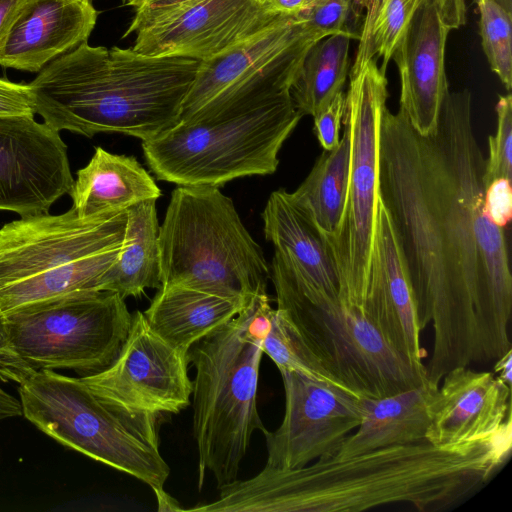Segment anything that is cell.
Instances as JSON below:
<instances>
[{"mask_svg": "<svg viewBox=\"0 0 512 512\" xmlns=\"http://www.w3.org/2000/svg\"><path fill=\"white\" fill-rule=\"evenodd\" d=\"M74 183L59 132L32 116L0 117V210L48 213Z\"/></svg>", "mask_w": 512, "mask_h": 512, "instance_id": "e0dca14e", "label": "cell"}, {"mask_svg": "<svg viewBox=\"0 0 512 512\" xmlns=\"http://www.w3.org/2000/svg\"><path fill=\"white\" fill-rule=\"evenodd\" d=\"M284 16L257 0H189L140 25L131 48L149 56L215 57Z\"/></svg>", "mask_w": 512, "mask_h": 512, "instance_id": "9a60e30c", "label": "cell"}, {"mask_svg": "<svg viewBox=\"0 0 512 512\" xmlns=\"http://www.w3.org/2000/svg\"><path fill=\"white\" fill-rule=\"evenodd\" d=\"M421 0H370L353 65L349 73L359 70L367 61L381 60L379 68L387 66Z\"/></svg>", "mask_w": 512, "mask_h": 512, "instance_id": "83f0119b", "label": "cell"}, {"mask_svg": "<svg viewBox=\"0 0 512 512\" xmlns=\"http://www.w3.org/2000/svg\"><path fill=\"white\" fill-rule=\"evenodd\" d=\"M248 301L181 285H162L142 313L156 335L188 354L195 343L229 322Z\"/></svg>", "mask_w": 512, "mask_h": 512, "instance_id": "603a6c76", "label": "cell"}, {"mask_svg": "<svg viewBox=\"0 0 512 512\" xmlns=\"http://www.w3.org/2000/svg\"><path fill=\"white\" fill-rule=\"evenodd\" d=\"M425 439L457 446L491 438L511 424V387L494 372L457 367L441 379Z\"/></svg>", "mask_w": 512, "mask_h": 512, "instance_id": "ac0fdd59", "label": "cell"}, {"mask_svg": "<svg viewBox=\"0 0 512 512\" xmlns=\"http://www.w3.org/2000/svg\"><path fill=\"white\" fill-rule=\"evenodd\" d=\"M494 373H498V376L505 384L511 387L512 383V349L502 355L494 362Z\"/></svg>", "mask_w": 512, "mask_h": 512, "instance_id": "60d3db41", "label": "cell"}, {"mask_svg": "<svg viewBox=\"0 0 512 512\" xmlns=\"http://www.w3.org/2000/svg\"><path fill=\"white\" fill-rule=\"evenodd\" d=\"M484 208L490 221L504 229L512 217L511 180L498 178L486 185Z\"/></svg>", "mask_w": 512, "mask_h": 512, "instance_id": "836d02e7", "label": "cell"}, {"mask_svg": "<svg viewBox=\"0 0 512 512\" xmlns=\"http://www.w3.org/2000/svg\"><path fill=\"white\" fill-rule=\"evenodd\" d=\"M159 511H183L179 503L165 490L155 492Z\"/></svg>", "mask_w": 512, "mask_h": 512, "instance_id": "b9f144b4", "label": "cell"}, {"mask_svg": "<svg viewBox=\"0 0 512 512\" xmlns=\"http://www.w3.org/2000/svg\"><path fill=\"white\" fill-rule=\"evenodd\" d=\"M19 416H22V407L19 399L0 386V421Z\"/></svg>", "mask_w": 512, "mask_h": 512, "instance_id": "ab89813d", "label": "cell"}, {"mask_svg": "<svg viewBox=\"0 0 512 512\" xmlns=\"http://www.w3.org/2000/svg\"><path fill=\"white\" fill-rule=\"evenodd\" d=\"M127 210L81 217L74 208L0 228V311L98 291L125 238Z\"/></svg>", "mask_w": 512, "mask_h": 512, "instance_id": "8992f818", "label": "cell"}, {"mask_svg": "<svg viewBox=\"0 0 512 512\" xmlns=\"http://www.w3.org/2000/svg\"><path fill=\"white\" fill-rule=\"evenodd\" d=\"M348 77L343 117L350 144L348 189L332 247L346 294L363 304L380 202L379 139L388 82L374 59Z\"/></svg>", "mask_w": 512, "mask_h": 512, "instance_id": "8fae6325", "label": "cell"}, {"mask_svg": "<svg viewBox=\"0 0 512 512\" xmlns=\"http://www.w3.org/2000/svg\"><path fill=\"white\" fill-rule=\"evenodd\" d=\"M363 306L386 341L415 367L426 369L412 286L381 199Z\"/></svg>", "mask_w": 512, "mask_h": 512, "instance_id": "d6986e66", "label": "cell"}, {"mask_svg": "<svg viewBox=\"0 0 512 512\" xmlns=\"http://www.w3.org/2000/svg\"><path fill=\"white\" fill-rule=\"evenodd\" d=\"M261 217L266 240L288 256L305 278L331 295L344 289L331 242L292 192L273 191Z\"/></svg>", "mask_w": 512, "mask_h": 512, "instance_id": "44dd1931", "label": "cell"}, {"mask_svg": "<svg viewBox=\"0 0 512 512\" xmlns=\"http://www.w3.org/2000/svg\"><path fill=\"white\" fill-rule=\"evenodd\" d=\"M302 115L291 93L216 116L178 122L142 141L158 180L178 186L219 187L237 178L273 174L278 154Z\"/></svg>", "mask_w": 512, "mask_h": 512, "instance_id": "ba28073f", "label": "cell"}, {"mask_svg": "<svg viewBox=\"0 0 512 512\" xmlns=\"http://www.w3.org/2000/svg\"><path fill=\"white\" fill-rule=\"evenodd\" d=\"M465 23V0H421L393 54L401 82L399 111L421 135L437 129L449 93L447 38Z\"/></svg>", "mask_w": 512, "mask_h": 512, "instance_id": "2e32d148", "label": "cell"}, {"mask_svg": "<svg viewBox=\"0 0 512 512\" xmlns=\"http://www.w3.org/2000/svg\"><path fill=\"white\" fill-rule=\"evenodd\" d=\"M72 208L81 217L120 212L157 200L161 191L152 175L133 156L113 154L96 147L88 164L77 171Z\"/></svg>", "mask_w": 512, "mask_h": 512, "instance_id": "cb8c5ba5", "label": "cell"}, {"mask_svg": "<svg viewBox=\"0 0 512 512\" xmlns=\"http://www.w3.org/2000/svg\"><path fill=\"white\" fill-rule=\"evenodd\" d=\"M481 45L491 70L512 87V13L495 0H479Z\"/></svg>", "mask_w": 512, "mask_h": 512, "instance_id": "f546056e", "label": "cell"}, {"mask_svg": "<svg viewBox=\"0 0 512 512\" xmlns=\"http://www.w3.org/2000/svg\"><path fill=\"white\" fill-rule=\"evenodd\" d=\"M35 114L31 86L0 78V117H34Z\"/></svg>", "mask_w": 512, "mask_h": 512, "instance_id": "e575fe53", "label": "cell"}, {"mask_svg": "<svg viewBox=\"0 0 512 512\" xmlns=\"http://www.w3.org/2000/svg\"><path fill=\"white\" fill-rule=\"evenodd\" d=\"M370 0H355V2L365 9V7L368 5Z\"/></svg>", "mask_w": 512, "mask_h": 512, "instance_id": "ee69618b", "label": "cell"}, {"mask_svg": "<svg viewBox=\"0 0 512 512\" xmlns=\"http://www.w3.org/2000/svg\"><path fill=\"white\" fill-rule=\"evenodd\" d=\"M509 13H512V0H495Z\"/></svg>", "mask_w": 512, "mask_h": 512, "instance_id": "7bdbcfd3", "label": "cell"}, {"mask_svg": "<svg viewBox=\"0 0 512 512\" xmlns=\"http://www.w3.org/2000/svg\"><path fill=\"white\" fill-rule=\"evenodd\" d=\"M188 354L172 347L136 311L128 336L105 370L80 377L103 399L134 412L178 413L190 404Z\"/></svg>", "mask_w": 512, "mask_h": 512, "instance_id": "4fadbf2b", "label": "cell"}, {"mask_svg": "<svg viewBox=\"0 0 512 512\" xmlns=\"http://www.w3.org/2000/svg\"><path fill=\"white\" fill-rule=\"evenodd\" d=\"M349 153V135L344 130L338 145L330 151H323L304 181L292 192L294 198L310 212L331 245L345 210Z\"/></svg>", "mask_w": 512, "mask_h": 512, "instance_id": "4316f807", "label": "cell"}, {"mask_svg": "<svg viewBox=\"0 0 512 512\" xmlns=\"http://www.w3.org/2000/svg\"><path fill=\"white\" fill-rule=\"evenodd\" d=\"M94 0H27L0 41V66L39 73L94 30Z\"/></svg>", "mask_w": 512, "mask_h": 512, "instance_id": "ffe728a7", "label": "cell"}, {"mask_svg": "<svg viewBox=\"0 0 512 512\" xmlns=\"http://www.w3.org/2000/svg\"><path fill=\"white\" fill-rule=\"evenodd\" d=\"M351 8V0H314L298 14L307 26L320 38L348 30L346 21Z\"/></svg>", "mask_w": 512, "mask_h": 512, "instance_id": "1f68e13d", "label": "cell"}, {"mask_svg": "<svg viewBox=\"0 0 512 512\" xmlns=\"http://www.w3.org/2000/svg\"><path fill=\"white\" fill-rule=\"evenodd\" d=\"M272 309L267 292L255 294L234 318L188 351L195 368L193 434L199 490L207 471L219 489L237 480L253 433L267 430L257 408V388Z\"/></svg>", "mask_w": 512, "mask_h": 512, "instance_id": "277c9868", "label": "cell"}, {"mask_svg": "<svg viewBox=\"0 0 512 512\" xmlns=\"http://www.w3.org/2000/svg\"><path fill=\"white\" fill-rule=\"evenodd\" d=\"M28 368L30 367L24 364L11 349L4 315L0 311V380L16 383L20 374Z\"/></svg>", "mask_w": 512, "mask_h": 512, "instance_id": "8d00e7d4", "label": "cell"}, {"mask_svg": "<svg viewBox=\"0 0 512 512\" xmlns=\"http://www.w3.org/2000/svg\"><path fill=\"white\" fill-rule=\"evenodd\" d=\"M474 2L477 4L479 2V0H474Z\"/></svg>", "mask_w": 512, "mask_h": 512, "instance_id": "f6af8a7d", "label": "cell"}, {"mask_svg": "<svg viewBox=\"0 0 512 512\" xmlns=\"http://www.w3.org/2000/svg\"><path fill=\"white\" fill-rule=\"evenodd\" d=\"M189 0H122L123 4L132 8L134 16L123 37L132 35L144 22L157 14L174 8Z\"/></svg>", "mask_w": 512, "mask_h": 512, "instance_id": "d590c367", "label": "cell"}, {"mask_svg": "<svg viewBox=\"0 0 512 512\" xmlns=\"http://www.w3.org/2000/svg\"><path fill=\"white\" fill-rule=\"evenodd\" d=\"M263 353L271 358L280 372H298L343 389L326 373L294 324L279 308H273L270 313L269 329L263 341Z\"/></svg>", "mask_w": 512, "mask_h": 512, "instance_id": "f1b7e54d", "label": "cell"}, {"mask_svg": "<svg viewBox=\"0 0 512 512\" xmlns=\"http://www.w3.org/2000/svg\"><path fill=\"white\" fill-rule=\"evenodd\" d=\"M358 37L346 30L321 39L310 49L291 88L302 117H313L343 91L349 76L350 41Z\"/></svg>", "mask_w": 512, "mask_h": 512, "instance_id": "484cf974", "label": "cell"}, {"mask_svg": "<svg viewBox=\"0 0 512 512\" xmlns=\"http://www.w3.org/2000/svg\"><path fill=\"white\" fill-rule=\"evenodd\" d=\"M4 315L12 351L34 370L97 374L118 356L131 328L125 299L110 291L73 293Z\"/></svg>", "mask_w": 512, "mask_h": 512, "instance_id": "30bf717a", "label": "cell"}, {"mask_svg": "<svg viewBox=\"0 0 512 512\" xmlns=\"http://www.w3.org/2000/svg\"><path fill=\"white\" fill-rule=\"evenodd\" d=\"M27 0H0V41Z\"/></svg>", "mask_w": 512, "mask_h": 512, "instance_id": "f35d334b", "label": "cell"}, {"mask_svg": "<svg viewBox=\"0 0 512 512\" xmlns=\"http://www.w3.org/2000/svg\"><path fill=\"white\" fill-rule=\"evenodd\" d=\"M280 374L285 412L276 430L263 432L264 467L294 469L333 456L362 420L360 398L298 372Z\"/></svg>", "mask_w": 512, "mask_h": 512, "instance_id": "5bb4252c", "label": "cell"}, {"mask_svg": "<svg viewBox=\"0 0 512 512\" xmlns=\"http://www.w3.org/2000/svg\"><path fill=\"white\" fill-rule=\"evenodd\" d=\"M161 286L249 300L267 292L270 265L231 198L214 186H178L159 228Z\"/></svg>", "mask_w": 512, "mask_h": 512, "instance_id": "9c48e42d", "label": "cell"}, {"mask_svg": "<svg viewBox=\"0 0 512 512\" xmlns=\"http://www.w3.org/2000/svg\"><path fill=\"white\" fill-rule=\"evenodd\" d=\"M512 424L489 439L457 446L428 440L321 458L294 469L264 467L220 488L199 512H357L410 503L421 511L446 507L486 483L510 454Z\"/></svg>", "mask_w": 512, "mask_h": 512, "instance_id": "7a4b0ae2", "label": "cell"}, {"mask_svg": "<svg viewBox=\"0 0 512 512\" xmlns=\"http://www.w3.org/2000/svg\"><path fill=\"white\" fill-rule=\"evenodd\" d=\"M437 388L428 379L420 385L384 397L360 398L362 420L331 458L342 459L425 439L430 422V404Z\"/></svg>", "mask_w": 512, "mask_h": 512, "instance_id": "7402d4cb", "label": "cell"}, {"mask_svg": "<svg viewBox=\"0 0 512 512\" xmlns=\"http://www.w3.org/2000/svg\"><path fill=\"white\" fill-rule=\"evenodd\" d=\"M321 39L299 16H284L223 53L200 61L179 122L216 116L291 93L306 55Z\"/></svg>", "mask_w": 512, "mask_h": 512, "instance_id": "7c38bea8", "label": "cell"}, {"mask_svg": "<svg viewBox=\"0 0 512 512\" xmlns=\"http://www.w3.org/2000/svg\"><path fill=\"white\" fill-rule=\"evenodd\" d=\"M268 12L279 16H296L308 8L314 0H257Z\"/></svg>", "mask_w": 512, "mask_h": 512, "instance_id": "74e56055", "label": "cell"}, {"mask_svg": "<svg viewBox=\"0 0 512 512\" xmlns=\"http://www.w3.org/2000/svg\"><path fill=\"white\" fill-rule=\"evenodd\" d=\"M199 64L85 42L50 62L29 85L35 113L58 132L119 133L145 141L179 122Z\"/></svg>", "mask_w": 512, "mask_h": 512, "instance_id": "3957f363", "label": "cell"}, {"mask_svg": "<svg viewBox=\"0 0 512 512\" xmlns=\"http://www.w3.org/2000/svg\"><path fill=\"white\" fill-rule=\"evenodd\" d=\"M270 279L284 311L336 384L359 398H380L426 380L383 337L363 304L344 291L331 295L311 283L285 254L274 251Z\"/></svg>", "mask_w": 512, "mask_h": 512, "instance_id": "5b68a950", "label": "cell"}, {"mask_svg": "<svg viewBox=\"0 0 512 512\" xmlns=\"http://www.w3.org/2000/svg\"><path fill=\"white\" fill-rule=\"evenodd\" d=\"M344 113L345 93L341 91L327 106L313 116L314 132L324 151H330L338 145Z\"/></svg>", "mask_w": 512, "mask_h": 512, "instance_id": "d6a6232c", "label": "cell"}, {"mask_svg": "<svg viewBox=\"0 0 512 512\" xmlns=\"http://www.w3.org/2000/svg\"><path fill=\"white\" fill-rule=\"evenodd\" d=\"M497 129L489 137V155L485 158L484 184L498 178L512 177V97L499 96L495 107Z\"/></svg>", "mask_w": 512, "mask_h": 512, "instance_id": "4dcf8cb0", "label": "cell"}, {"mask_svg": "<svg viewBox=\"0 0 512 512\" xmlns=\"http://www.w3.org/2000/svg\"><path fill=\"white\" fill-rule=\"evenodd\" d=\"M159 228L156 200L127 209L123 245L102 276L98 291L115 292L125 299L139 297L147 288L161 287Z\"/></svg>", "mask_w": 512, "mask_h": 512, "instance_id": "d4e9b609", "label": "cell"}, {"mask_svg": "<svg viewBox=\"0 0 512 512\" xmlns=\"http://www.w3.org/2000/svg\"><path fill=\"white\" fill-rule=\"evenodd\" d=\"M22 416L57 442L129 474L155 492L170 468L159 450V414L134 412L93 392L80 377L25 371L18 382Z\"/></svg>", "mask_w": 512, "mask_h": 512, "instance_id": "52a82bcc", "label": "cell"}, {"mask_svg": "<svg viewBox=\"0 0 512 512\" xmlns=\"http://www.w3.org/2000/svg\"><path fill=\"white\" fill-rule=\"evenodd\" d=\"M380 199L391 218L438 386L457 367L512 349V274L504 229L484 208L485 157L467 89L449 92L435 133L386 108L379 139Z\"/></svg>", "mask_w": 512, "mask_h": 512, "instance_id": "6da1fadb", "label": "cell"}]
</instances>
